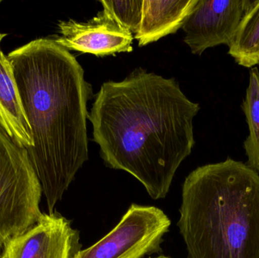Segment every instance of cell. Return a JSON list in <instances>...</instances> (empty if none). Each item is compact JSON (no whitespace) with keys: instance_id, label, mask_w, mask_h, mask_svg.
<instances>
[{"instance_id":"1","label":"cell","mask_w":259,"mask_h":258,"mask_svg":"<svg viewBox=\"0 0 259 258\" xmlns=\"http://www.w3.org/2000/svg\"><path fill=\"white\" fill-rule=\"evenodd\" d=\"M199 110L175 79L138 68L121 81L102 85L88 119L105 165L131 174L158 200L191 154Z\"/></svg>"},{"instance_id":"2","label":"cell","mask_w":259,"mask_h":258,"mask_svg":"<svg viewBox=\"0 0 259 258\" xmlns=\"http://www.w3.org/2000/svg\"><path fill=\"white\" fill-rule=\"evenodd\" d=\"M7 57L31 129L29 159L53 214L89 159L87 120L92 87L76 58L54 39L30 41Z\"/></svg>"},{"instance_id":"3","label":"cell","mask_w":259,"mask_h":258,"mask_svg":"<svg viewBox=\"0 0 259 258\" xmlns=\"http://www.w3.org/2000/svg\"><path fill=\"white\" fill-rule=\"evenodd\" d=\"M178 222L188 258H259V174L228 158L192 171Z\"/></svg>"},{"instance_id":"4","label":"cell","mask_w":259,"mask_h":258,"mask_svg":"<svg viewBox=\"0 0 259 258\" xmlns=\"http://www.w3.org/2000/svg\"><path fill=\"white\" fill-rule=\"evenodd\" d=\"M42 191L27 150L17 145L0 127V251L42 217Z\"/></svg>"},{"instance_id":"5","label":"cell","mask_w":259,"mask_h":258,"mask_svg":"<svg viewBox=\"0 0 259 258\" xmlns=\"http://www.w3.org/2000/svg\"><path fill=\"white\" fill-rule=\"evenodd\" d=\"M170 221L161 209L132 204L118 225L74 258H143L161 252Z\"/></svg>"},{"instance_id":"6","label":"cell","mask_w":259,"mask_h":258,"mask_svg":"<svg viewBox=\"0 0 259 258\" xmlns=\"http://www.w3.org/2000/svg\"><path fill=\"white\" fill-rule=\"evenodd\" d=\"M252 0H198L183 25L184 42L193 55L220 45L229 46Z\"/></svg>"},{"instance_id":"7","label":"cell","mask_w":259,"mask_h":258,"mask_svg":"<svg viewBox=\"0 0 259 258\" xmlns=\"http://www.w3.org/2000/svg\"><path fill=\"white\" fill-rule=\"evenodd\" d=\"M80 250L78 230L54 212L42 214L35 225L8 240L0 258H74Z\"/></svg>"},{"instance_id":"8","label":"cell","mask_w":259,"mask_h":258,"mask_svg":"<svg viewBox=\"0 0 259 258\" xmlns=\"http://www.w3.org/2000/svg\"><path fill=\"white\" fill-rule=\"evenodd\" d=\"M59 36L53 39L64 48L98 57L132 51L134 36L103 9L88 22L73 19L58 24Z\"/></svg>"},{"instance_id":"9","label":"cell","mask_w":259,"mask_h":258,"mask_svg":"<svg viewBox=\"0 0 259 258\" xmlns=\"http://www.w3.org/2000/svg\"><path fill=\"white\" fill-rule=\"evenodd\" d=\"M198 0H143L139 46L156 42L182 28Z\"/></svg>"},{"instance_id":"10","label":"cell","mask_w":259,"mask_h":258,"mask_svg":"<svg viewBox=\"0 0 259 258\" xmlns=\"http://www.w3.org/2000/svg\"><path fill=\"white\" fill-rule=\"evenodd\" d=\"M6 35L0 33V127L19 146H33L31 129L21 105L10 61L1 49Z\"/></svg>"},{"instance_id":"11","label":"cell","mask_w":259,"mask_h":258,"mask_svg":"<svg viewBox=\"0 0 259 258\" xmlns=\"http://www.w3.org/2000/svg\"><path fill=\"white\" fill-rule=\"evenodd\" d=\"M228 48L240 66L251 69L259 65V0H252Z\"/></svg>"},{"instance_id":"12","label":"cell","mask_w":259,"mask_h":258,"mask_svg":"<svg viewBox=\"0 0 259 258\" xmlns=\"http://www.w3.org/2000/svg\"><path fill=\"white\" fill-rule=\"evenodd\" d=\"M241 109L249 128V135L243 142L247 157L246 165L259 172V69L257 67L249 71V85Z\"/></svg>"},{"instance_id":"13","label":"cell","mask_w":259,"mask_h":258,"mask_svg":"<svg viewBox=\"0 0 259 258\" xmlns=\"http://www.w3.org/2000/svg\"><path fill=\"white\" fill-rule=\"evenodd\" d=\"M103 9L107 11L124 28L135 36L140 30L143 0L134 1H101Z\"/></svg>"},{"instance_id":"14","label":"cell","mask_w":259,"mask_h":258,"mask_svg":"<svg viewBox=\"0 0 259 258\" xmlns=\"http://www.w3.org/2000/svg\"><path fill=\"white\" fill-rule=\"evenodd\" d=\"M155 258H170V257H166V256H159V257H157Z\"/></svg>"},{"instance_id":"15","label":"cell","mask_w":259,"mask_h":258,"mask_svg":"<svg viewBox=\"0 0 259 258\" xmlns=\"http://www.w3.org/2000/svg\"><path fill=\"white\" fill-rule=\"evenodd\" d=\"M1 2H2V0H0V3H1Z\"/></svg>"}]
</instances>
